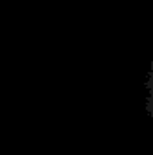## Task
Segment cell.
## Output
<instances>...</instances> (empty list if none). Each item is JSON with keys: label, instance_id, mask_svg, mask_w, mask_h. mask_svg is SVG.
Here are the masks:
<instances>
[{"label": "cell", "instance_id": "cell-1", "mask_svg": "<svg viewBox=\"0 0 153 155\" xmlns=\"http://www.w3.org/2000/svg\"><path fill=\"white\" fill-rule=\"evenodd\" d=\"M146 90H148V99H146V110L151 116L153 121V58H151V67L148 72V79H146Z\"/></svg>", "mask_w": 153, "mask_h": 155}]
</instances>
